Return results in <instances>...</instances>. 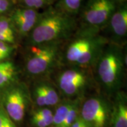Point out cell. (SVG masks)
Listing matches in <instances>:
<instances>
[{"label":"cell","instance_id":"cell-1","mask_svg":"<svg viewBox=\"0 0 127 127\" xmlns=\"http://www.w3.org/2000/svg\"><path fill=\"white\" fill-rule=\"evenodd\" d=\"M78 27L76 17L50 6L40 13L35 27L27 36V45L67 41Z\"/></svg>","mask_w":127,"mask_h":127},{"label":"cell","instance_id":"cell-2","mask_svg":"<svg viewBox=\"0 0 127 127\" xmlns=\"http://www.w3.org/2000/svg\"><path fill=\"white\" fill-rule=\"evenodd\" d=\"M108 42L99 32L78 28L63 49V65L92 69Z\"/></svg>","mask_w":127,"mask_h":127},{"label":"cell","instance_id":"cell-3","mask_svg":"<svg viewBox=\"0 0 127 127\" xmlns=\"http://www.w3.org/2000/svg\"><path fill=\"white\" fill-rule=\"evenodd\" d=\"M125 65L126 55L123 46L109 42L92 69L105 90L112 93L121 85Z\"/></svg>","mask_w":127,"mask_h":127},{"label":"cell","instance_id":"cell-4","mask_svg":"<svg viewBox=\"0 0 127 127\" xmlns=\"http://www.w3.org/2000/svg\"><path fill=\"white\" fill-rule=\"evenodd\" d=\"M63 42L28 45L24 60L25 69L34 77L46 76L63 64Z\"/></svg>","mask_w":127,"mask_h":127},{"label":"cell","instance_id":"cell-5","mask_svg":"<svg viewBox=\"0 0 127 127\" xmlns=\"http://www.w3.org/2000/svg\"><path fill=\"white\" fill-rule=\"evenodd\" d=\"M120 0H88L81 10L80 25L78 28L101 32L107 27Z\"/></svg>","mask_w":127,"mask_h":127},{"label":"cell","instance_id":"cell-6","mask_svg":"<svg viewBox=\"0 0 127 127\" xmlns=\"http://www.w3.org/2000/svg\"><path fill=\"white\" fill-rule=\"evenodd\" d=\"M90 69L67 65L58 72L57 83L60 91L68 98L83 93L90 83Z\"/></svg>","mask_w":127,"mask_h":127},{"label":"cell","instance_id":"cell-7","mask_svg":"<svg viewBox=\"0 0 127 127\" xmlns=\"http://www.w3.org/2000/svg\"><path fill=\"white\" fill-rule=\"evenodd\" d=\"M110 105L101 96H92L82 105L81 115L84 123L90 127H105L108 120Z\"/></svg>","mask_w":127,"mask_h":127},{"label":"cell","instance_id":"cell-8","mask_svg":"<svg viewBox=\"0 0 127 127\" xmlns=\"http://www.w3.org/2000/svg\"><path fill=\"white\" fill-rule=\"evenodd\" d=\"M30 96L23 85L13 86L5 92L4 102L9 117L15 121H20L24 116Z\"/></svg>","mask_w":127,"mask_h":127},{"label":"cell","instance_id":"cell-9","mask_svg":"<svg viewBox=\"0 0 127 127\" xmlns=\"http://www.w3.org/2000/svg\"><path fill=\"white\" fill-rule=\"evenodd\" d=\"M109 42L123 46L126 43L127 37V5L123 1L120 2L111 16L107 27Z\"/></svg>","mask_w":127,"mask_h":127},{"label":"cell","instance_id":"cell-10","mask_svg":"<svg viewBox=\"0 0 127 127\" xmlns=\"http://www.w3.org/2000/svg\"><path fill=\"white\" fill-rule=\"evenodd\" d=\"M40 13L35 9L23 8L14 9L10 15L11 22L16 31L22 36H27L38 21Z\"/></svg>","mask_w":127,"mask_h":127},{"label":"cell","instance_id":"cell-11","mask_svg":"<svg viewBox=\"0 0 127 127\" xmlns=\"http://www.w3.org/2000/svg\"><path fill=\"white\" fill-rule=\"evenodd\" d=\"M34 102L40 107L54 106L60 102V95L55 87L46 81H39L35 84L32 91Z\"/></svg>","mask_w":127,"mask_h":127},{"label":"cell","instance_id":"cell-12","mask_svg":"<svg viewBox=\"0 0 127 127\" xmlns=\"http://www.w3.org/2000/svg\"><path fill=\"white\" fill-rule=\"evenodd\" d=\"M112 116L114 127H127L126 97L123 94L117 93Z\"/></svg>","mask_w":127,"mask_h":127},{"label":"cell","instance_id":"cell-13","mask_svg":"<svg viewBox=\"0 0 127 127\" xmlns=\"http://www.w3.org/2000/svg\"><path fill=\"white\" fill-rule=\"evenodd\" d=\"M17 75V68L10 61L0 62V88L7 86L14 81Z\"/></svg>","mask_w":127,"mask_h":127},{"label":"cell","instance_id":"cell-14","mask_svg":"<svg viewBox=\"0 0 127 127\" xmlns=\"http://www.w3.org/2000/svg\"><path fill=\"white\" fill-rule=\"evenodd\" d=\"M84 0H58L55 7L68 15L76 17L82 9Z\"/></svg>","mask_w":127,"mask_h":127},{"label":"cell","instance_id":"cell-15","mask_svg":"<svg viewBox=\"0 0 127 127\" xmlns=\"http://www.w3.org/2000/svg\"><path fill=\"white\" fill-rule=\"evenodd\" d=\"M74 99H67L57 108L53 115V124L55 127H62L67 117L68 112L72 107Z\"/></svg>","mask_w":127,"mask_h":127},{"label":"cell","instance_id":"cell-16","mask_svg":"<svg viewBox=\"0 0 127 127\" xmlns=\"http://www.w3.org/2000/svg\"><path fill=\"white\" fill-rule=\"evenodd\" d=\"M79 103H80V101H79V98L74 100L72 107L68 112L67 117H66L62 127H71L72 124L77 120L79 111Z\"/></svg>","mask_w":127,"mask_h":127},{"label":"cell","instance_id":"cell-17","mask_svg":"<svg viewBox=\"0 0 127 127\" xmlns=\"http://www.w3.org/2000/svg\"><path fill=\"white\" fill-rule=\"evenodd\" d=\"M52 0H23L25 8H28L38 11L42 8L50 5Z\"/></svg>","mask_w":127,"mask_h":127},{"label":"cell","instance_id":"cell-18","mask_svg":"<svg viewBox=\"0 0 127 127\" xmlns=\"http://www.w3.org/2000/svg\"><path fill=\"white\" fill-rule=\"evenodd\" d=\"M0 32L15 38V29L9 19L0 17Z\"/></svg>","mask_w":127,"mask_h":127},{"label":"cell","instance_id":"cell-19","mask_svg":"<svg viewBox=\"0 0 127 127\" xmlns=\"http://www.w3.org/2000/svg\"><path fill=\"white\" fill-rule=\"evenodd\" d=\"M53 113L50 109L41 108L36 111L33 114L32 118L35 119H49L53 118Z\"/></svg>","mask_w":127,"mask_h":127},{"label":"cell","instance_id":"cell-20","mask_svg":"<svg viewBox=\"0 0 127 127\" xmlns=\"http://www.w3.org/2000/svg\"><path fill=\"white\" fill-rule=\"evenodd\" d=\"M0 127H15L7 114L0 109Z\"/></svg>","mask_w":127,"mask_h":127},{"label":"cell","instance_id":"cell-21","mask_svg":"<svg viewBox=\"0 0 127 127\" xmlns=\"http://www.w3.org/2000/svg\"><path fill=\"white\" fill-rule=\"evenodd\" d=\"M32 123L37 127H48L53 123V118L45 120L32 118Z\"/></svg>","mask_w":127,"mask_h":127},{"label":"cell","instance_id":"cell-22","mask_svg":"<svg viewBox=\"0 0 127 127\" xmlns=\"http://www.w3.org/2000/svg\"><path fill=\"white\" fill-rule=\"evenodd\" d=\"M12 2L11 0H0V15L11 8Z\"/></svg>","mask_w":127,"mask_h":127},{"label":"cell","instance_id":"cell-23","mask_svg":"<svg viewBox=\"0 0 127 127\" xmlns=\"http://www.w3.org/2000/svg\"><path fill=\"white\" fill-rule=\"evenodd\" d=\"M84 121L82 120V118H77V120L75 121L74 123L72 124V125H71V127H82L84 125Z\"/></svg>","mask_w":127,"mask_h":127},{"label":"cell","instance_id":"cell-24","mask_svg":"<svg viewBox=\"0 0 127 127\" xmlns=\"http://www.w3.org/2000/svg\"><path fill=\"white\" fill-rule=\"evenodd\" d=\"M89 127L88 125L86 124L85 123V124H84V125H83V127Z\"/></svg>","mask_w":127,"mask_h":127}]
</instances>
